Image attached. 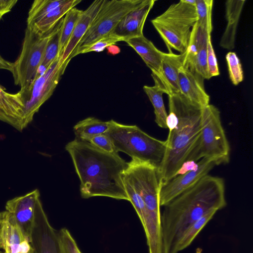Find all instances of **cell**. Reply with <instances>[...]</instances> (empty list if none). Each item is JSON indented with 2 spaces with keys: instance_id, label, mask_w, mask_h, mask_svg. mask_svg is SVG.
Wrapping results in <instances>:
<instances>
[{
  "instance_id": "ba28073f",
  "label": "cell",
  "mask_w": 253,
  "mask_h": 253,
  "mask_svg": "<svg viewBox=\"0 0 253 253\" xmlns=\"http://www.w3.org/2000/svg\"><path fill=\"white\" fill-rule=\"evenodd\" d=\"M52 30L41 35L27 26L21 52L13 63L12 72L14 84L20 86V90L25 89L35 79Z\"/></svg>"
},
{
  "instance_id": "3957f363",
  "label": "cell",
  "mask_w": 253,
  "mask_h": 253,
  "mask_svg": "<svg viewBox=\"0 0 253 253\" xmlns=\"http://www.w3.org/2000/svg\"><path fill=\"white\" fill-rule=\"evenodd\" d=\"M169 97V129L163 162L158 170L160 186L178 174L199 138L203 108L180 92Z\"/></svg>"
},
{
  "instance_id": "d4e9b609",
  "label": "cell",
  "mask_w": 253,
  "mask_h": 253,
  "mask_svg": "<svg viewBox=\"0 0 253 253\" xmlns=\"http://www.w3.org/2000/svg\"><path fill=\"white\" fill-rule=\"evenodd\" d=\"M62 18L51 32L47 42L42 64L35 79L42 75L51 64L58 57L59 53L60 35Z\"/></svg>"
},
{
  "instance_id": "cb8c5ba5",
  "label": "cell",
  "mask_w": 253,
  "mask_h": 253,
  "mask_svg": "<svg viewBox=\"0 0 253 253\" xmlns=\"http://www.w3.org/2000/svg\"><path fill=\"white\" fill-rule=\"evenodd\" d=\"M143 88L154 108L156 123L162 128H168V113L163 97V95L165 93L164 91L156 84L153 86L144 85Z\"/></svg>"
},
{
  "instance_id": "f546056e",
  "label": "cell",
  "mask_w": 253,
  "mask_h": 253,
  "mask_svg": "<svg viewBox=\"0 0 253 253\" xmlns=\"http://www.w3.org/2000/svg\"><path fill=\"white\" fill-rule=\"evenodd\" d=\"M229 78L232 83L237 85L244 80L243 70L240 59L234 52H228L226 55Z\"/></svg>"
},
{
  "instance_id": "f35d334b",
  "label": "cell",
  "mask_w": 253,
  "mask_h": 253,
  "mask_svg": "<svg viewBox=\"0 0 253 253\" xmlns=\"http://www.w3.org/2000/svg\"><path fill=\"white\" fill-rule=\"evenodd\" d=\"M1 219V212H0V227Z\"/></svg>"
},
{
  "instance_id": "d6a6232c",
  "label": "cell",
  "mask_w": 253,
  "mask_h": 253,
  "mask_svg": "<svg viewBox=\"0 0 253 253\" xmlns=\"http://www.w3.org/2000/svg\"><path fill=\"white\" fill-rule=\"evenodd\" d=\"M121 41H123V40L119 37L110 34L94 42L84 49L81 54L92 51L101 52L109 46L115 44L117 42Z\"/></svg>"
},
{
  "instance_id": "4fadbf2b",
  "label": "cell",
  "mask_w": 253,
  "mask_h": 253,
  "mask_svg": "<svg viewBox=\"0 0 253 253\" xmlns=\"http://www.w3.org/2000/svg\"><path fill=\"white\" fill-rule=\"evenodd\" d=\"M211 34L197 23L193 27L184 63L193 69L204 80L210 79L208 72L207 42Z\"/></svg>"
},
{
  "instance_id": "5bb4252c",
  "label": "cell",
  "mask_w": 253,
  "mask_h": 253,
  "mask_svg": "<svg viewBox=\"0 0 253 253\" xmlns=\"http://www.w3.org/2000/svg\"><path fill=\"white\" fill-rule=\"evenodd\" d=\"M155 2L154 0H144L141 4L122 18L110 35L119 37L124 42L143 35L145 21Z\"/></svg>"
},
{
  "instance_id": "30bf717a",
  "label": "cell",
  "mask_w": 253,
  "mask_h": 253,
  "mask_svg": "<svg viewBox=\"0 0 253 253\" xmlns=\"http://www.w3.org/2000/svg\"><path fill=\"white\" fill-rule=\"evenodd\" d=\"M220 163L211 158H203L198 162L196 167L180 175H176L160 186L159 203L163 207L178 195L195 184L203 177L209 174Z\"/></svg>"
},
{
  "instance_id": "8d00e7d4",
  "label": "cell",
  "mask_w": 253,
  "mask_h": 253,
  "mask_svg": "<svg viewBox=\"0 0 253 253\" xmlns=\"http://www.w3.org/2000/svg\"><path fill=\"white\" fill-rule=\"evenodd\" d=\"M6 70L12 73L13 71V63L8 61L0 55V70Z\"/></svg>"
},
{
  "instance_id": "1f68e13d",
  "label": "cell",
  "mask_w": 253,
  "mask_h": 253,
  "mask_svg": "<svg viewBox=\"0 0 253 253\" xmlns=\"http://www.w3.org/2000/svg\"><path fill=\"white\" fill-rule=\"evenodd\" d=\"M58 234L60 253H82L68 229L62 228Z\"/></svg>"
},
{
  "instance_id": "9a60e30c",
  "label": "cell",
  "mask_w": 253,
  "mask_h": 253,
  "mask_svg": "<svg viewBox=\"0 0 253 253\" xmlns=\"http://www.w3.org/2000/svg\"><path fill=\"white\" fill-rule=\"evenodd\" d=\"M178 79L180 92L184 96L202 108L210 104V96L205 89L204 79L184 63L179 69Z\"/></svg>"
},
{
  "instance_id": "4dcf8cb0",
  "label": "cell",
  "mask_w": 253,
  "mask_h": 253,
  "mask_svg": "<svg viewBox=\"0 0 253 253\" xmlns=\"http://www.w3.org/2000/svg\"><path fill=\"white\" fill-rule=\"evenodd\" d=\"M123 181L126 193L142 223L145 215L146 208L145 204L131 184L123 177Z\"/></svg>"
},
{
  "instance_id": "6da1fadb",
  "label": "cell",
  "mask_w": 253,
  "mask_h": 253,
  "mask_svg": "<svg viewBox=\"0 0 253 253\" xmlns=\"http://www.w3.org/2000/svg\"><path fill=\"white\" fill-rule=\"evenodd\" d=\"M226 205L224 179L208 174L163 206V253H177V244L187 229L208 211L221 210Z\"/></svg>"
},
{
  "instance_id": "f1b7e54d",
  "label": "cell",
  "mask_w": 253,
  "mask_h": 253,
  "mask_svg": "<svg viewBox=\"0 0 253 253\" xmlns=\"http://www.w3.org/2000/svg\"><path fill=\"white\" fill-rule=\"evenodd\" d=\"M212 0H196L195 8L197 16V24L211 34L212 30L211 22Z\"/></svg>"
},
{
  "instance_id": "d6986e66",
  "label": "cell",
  "mask_w": 253,
  "mask_h": 253,
  "mask_svg": "<svg viewBox=\"0 0 253 253\" xmlns=\"http://www.w3.org/2000/svg\"><path fill=\"white\" fill-rule=\"evenodd\" d=\"M104 1V0H94L85 10H83V12L76 25L71 38L60 58L61 64L65 63L68 64L71 60L72 53L81 40L88 30L102 7Z\"/></svg>"
},
{
  "instance_id": "ffe728a7",
  "label": "cell",
  "mask_w": 253,
  "mask_h": 253,
  "mask_svg": "<svg viewBox=\"0 0 253 253\" xmlns=\"http://www.w3.org/2000/svg\"><path fill=\"white\" fill-rule=\"evenodd\" d=\"M185 52L176 54L171 51L165 52L162 64V82L160 88L169 95L180 92L178 84V71L183 65Z\"/></svg>"
},
{
  "instance_id": "e0dca14e",
  "label": "cell",
  "mask_w": 253,
  "mask_h": 253,
  "mask_svg": "<svg viewBox=\"0 0 253 253\" xmlns=\"http://www.w3.org/2000/svg\"><path fill=\"white\" fill-rule=\"evenodd\" d=\"M126 42L133 48L152 71L155 84L160 87L162 82V64L165 52L158 49L144 35L131 38Z\"/></svg>"
},
{
  "instance_id": "7a4b0ae2",
  "label": "cell",
  "mask_w": 253,
  "mask_h": 253,
  "mask_svg": "<svg viewBox=\"0 0 253 253\" xmlns=\"http://www.w3.org/2000/svg\"><path fill=\"white\" fill-rule=\"evenodd\" d=\"M80 180L82 198L104 196L129 201L123 174L128 164L117 153H108L75 138L65 146Z\"/></svg>"
},
{
  "instance_id": "d590c367",
  "label": "cell",
  "mask_w": 253,
  "mask_h": 253,
  "mask_svg": "<svg viewBox=\"0 0 253 253\" xmlns=\"http://www.w3.org/2000/svg\"><path fill=\"white\" fill-rule=\"evenodd\" d=\"M17 0H0V20L3 16L10 12Z\"/></svg>"
},
{
  "instance_id": "52a82bcc",
  "label": "cell",
  "mask_w": 253,
  "mask_h": 253,
  "mask_svg": "<svg viewBox=\"0 0 253 253\" xmlns=\"http://www.w3.org/2000/svg\"><path fill=\"white\" fill-rule=\"evenodd\" d=\"M144 0H104L94 20L72 53L71 59L100 39L109 35L122 18Z\"/></svg>"
},
{
  "instance_id": "836d02e7",
  "label": "cell",
  "mask_w": 253,
  "mask_h": 253,
  "mask_svg": "<svg viewBox=\"0 0 253 253\" xmlns=\"http://www.w3.org/2000/svg\"><path fill=\"white\" fill-rule=\"evenodd\" d=\"M207 62L210 79L218 76L220 73L216 55L211 43V36L209 37L207 42Z\"/></svg>"
},
{
  "instance_id": "277c9868",
  "label": "cell",
  "mask_w": 253,
  "mask_h": 253,
  "mask_svg": "<svg viewBox=\"0 0 253 253\" xmlns=\"http://www.w3.org/2000/svg\"><path fill=\"white\" fill-rule=\"evenodd\" d=\"M111 139L116 151L129 155L132 159L149 163L158 170L165 156L166 140L155 138L136 125H126L114 121L107 133Z\"/></svg>"
},
{
  "instance_id": "5b68a950",
  "label": "cell",
  "mask_w": 253,
  "mask_h": 253,
  "mask_svg": "<svg viewBox=\"0 0 253 253\" xmlns=\"http://www.w3.org/2000/svg\"><path fill=\"white\" fill-rule=\"evenodd\" d=\"M196 0H181L173 3L151 22L166 44L169 51L180 53L188 47L193 27L197 21Z\"/></svg>"
},
{
  "instance_id": "44dd1931",
  "label": "cell",
  "mask_w": 253,
  "mask_h": 253,
  "mask_svg": "<svg viewBox=\"0 0 253 253\" xmlns=\"http://www.w3.org/2000/svg\"><path fill=\"white\" fill-rule=\"evenodd\" d=\"M245 2V0H228L225 2L227 25L219 43L224 49L232 50L235 47L237 26Z\"/></svg>"
},
{
  "instance_id": "ab89813d",
  "label": "cell",
  "mask_w": 253,
  "mask_h": 253,
  "mask_svg": "<svg viewBox=\"0 0 253 253\" xmlns=\"http://www.w3.org/2000/svg\"><path fill=\"white\" fill-rule=\"evenodd\" d=\"M0 253H5V252L3 253V252H0Z\"/></svg>"
},
{
  "instance_id": "2e32d148",
  "label": "cell",
  "mask_w": 253,
  "mask_h": 253,
  "mask_svg": "<svg viewBox=\"0 0 253 253\" xmlns=\"http://www.w3.org/2000/svg\"><path fill=\"white\" fill-rule=\"evenodd\" d=\"M0 249L5 253H34L31 243L25 239L6 211L1 212Z\"/></svg>"
},
{
  "instance_id": "7c38bea8",
  "label": "cell",
  "mask_w": 253,
  "mask_h": 253,
  "mask_svg": "<svg viewBox=\"0 0 253 253\" xmlns=\"http://www.w3.org/2000/svg\"><path fill=\"white\" fill-rule=\"evenodd\" d=\"M30 243L34 253H60L58 231L50 224L40 199L36 206Z\"/></svg>"
},
{
  "instance_id": "603a6c76",
  "label": "cell",
  "mask_w": 253,
  "mask_h": 253,
  "mask_svg": "<svg viewBox=\"0 0 253 253\" xmlns=\"http://www.w3.org/2000/svg\"><path fill=\"white\" fill-rule=\"evenodd\" d=\"M114 121H102L95 117H88L77 123L73 127L76 138L88 141L96 135L107 133L113 126Z\"/></svg>"
},
{
  "instance_id": "4316f807",
  "label": "cell",
  "mask_w": 253,
  "mask_h": 253,
  "mask_svg": "<svg viewBox=\"0 0 253 253\" xmlns=\"http://www.w3.org/2000/svg\"><path fill=\"white\" fill-rule=\"evenodd\" d=\"M217 211L212 210L195 221L184 232L177 244L176 251L178 252L187 248L208 222L213 217Z\"/></svg>"
},
{
  "instance_id": "83f0119b",
  "label": "cell",
  "mask_w": 253,
  "mask_h": 253,
  "mask_svg": "<svg viewBox=\"0 0 253 253\" xmlns=\"http://www.w3.org/2000/svg\"><path fill=\"white\" fill-rule=\"evenodd\" d=\"M64 1V0H34L28 12L27 26H32Z\"/></svg>"
},
{
  "instance_id": "8992f818",
  "label": "cell",
  "mask_w": 253,
  "mask_h": 253,
  "mask_svg": "<svg viewBox=\"0 0 253 253\" xmlns=\"http://www.w3.org/2000/svg\"><path fill=\"white\" fill-rule=\"evenodd\" d=\"M201 121L200 135L186 162L211 158L218 161L220 165L228 164L230 147L221 123L219 109L211 104L203 107Z\"/></svg>"
},
{
  "instance_id": "ac0fdd59",
  "label": "cell",
  "mask_w": 253,
  "mask_h": 253,
  "mask_svg": "<svg viewBox=\"0 0 253 253\" xmlns=\"http://www.w3.org/2000/svg\"><path fill=\"white\" fill-rule=\"evenodd\" d=\"M24 116L25 105L20 92L8 93L0 85V121L22 131L26 128Z\"/></svg>"
},
{
  "instance_id": "7402d4cb",
  "label": "cell",
  "mask_w": 253,
  "mask_h": 253,
  "mask_svg": "<svg viewBox=\"0 0 253 253\" xmlns=\"http://www.w3.org/2000/svg\"><path fill=\"white\" fill-rule=\"evenodd\" d=\"M82 1L81 0H64L63 2L48 12L31 27L35 32L43 35L50 32L67 12Z\"/></svg>"
},
{
  "instance_id": "e575fe53",
  "label": "cell",
  "mask_w": 253,
  "mask_h": 253,
  "mask_svg": "<svg viewBox=\"0 0 253 253\" xmlns=\"http://www.w3.org/2000/svg\"><path fill=\"white\" fill-rule=\"evenodd\" d=\"M87 142L98 149L106 152L111 153H117L112 141L107 133L94 136L91 138Z\"/></svg>"
},
{
  "instance_id": "74e56055",
  "label": "cell",
  "mask_w": 253,
  "mask_h": 253,
  "mask_svg": "<svg viewBox=\"0 0 253 253\" xmlns=\"http://www.w3.org/2000/svg\"><path fill=\"white\" fill-rule=\"evenodd\" d=\"M107 49L108 53L112 55H116L119 53L121 51V49L115 44L109 46L107 47Z\"/></svg>"
},
{
  "instance_id": "484cf974",
  "label": "cell",
  "mask_w": 253,
  "mask_h": 253,
  "mask_svg": "<svg viewBox=\"0 0 253 253\" xmlns=\"http://www.w3.org/2000/svg\"><path fill=\"white\" fill-rule=\"evenodd\" d=\"M83 12V10L75 7L69 10L63 18L60 35L59 57L61 58L62 56L76 25Z\"/></svg>"
},
{
  "instance_id": "9c48e42d",
  "label": "cell",
  "mask_w": 253,
  "mask_h": 253,
  "mask_svg": "<svg viewBox=\"0 0 253 253\" xmlns=\"http://www.w3.org/2000/svg\"><path fill=\"white\" fill-rule=\"evenodd\" d=\"M60 58H57L25 89L19 91L25 105L26 127L32 122L34 115L39 111L41 106L52 95L63 74L68 64H61Z\"/></svg>"
},
{
  "instance_id": "8fae6325",
  "label": "cell",
  "mask_w": 253,
  "mask_h": 253,
  "mask_svg": "<svg viewBox=\"0 0 253 253\" xmlns=\"http://www.w3.org/2000/svg\"><path fill=\"white\" fill-rule=\"evenodd\" d=\"M40 199V193L36 189L26 194L8 200L6 211L25 239L30 243L34 224L36 206Z\"/></svg>"
}]
</instances>
